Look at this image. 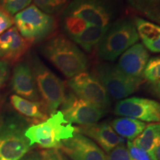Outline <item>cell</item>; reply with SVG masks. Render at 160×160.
<instances>
[{
    "label": "cell",
    "mask_w": 160,
    "mask_h": 160,
    "mask_svg": "<svg viewBox=\"0 0 160 160\" xmlns=\"http://www.w3.org/2000/svg\"><path fill=\"white\" fill-rule=\"evenodd\" d=\"M43 53L70 79L85 72L88 68V59L83 52L75 44L61 36L50 39L44 46Z\"/></svg>",
    "instance_id": "6da1fadb"
},
{
    "label": "cell",
    "mask_w": 160,
    "mask_h": 160,
    "mask_svg": "<svg viewBox=\"0 0 160 160\" xmlns=\"http://www.w3.org/2000/svg\"><path fill=\"white\" fill-rule=\"evenodd\" d=\"M76 127L68 122L61 111L37 125H32L25 131V135L31 146L37 144L47 149L59 148L65 140L73 137Z\"/></svg>",
    "instance_id": "7a4b0ae2"
},
{
    "label": "cell",
    "mask_w": 160,
    "mask_h": 160,
    "mask_svg": "<svg viewBox=\"0 0 160 160\" xmlns=\"http://www.w3.org/2000/svg\"><path fill=\"white\" fill-rule=\"evenodd\" d=\"M139 39L134 22L128 19L119 20L108 25L98 45V56L105 61H114Z\"/></svg>",
    "instance_id": "3957f363"
},
{
    "label": "cell",
    "mask_w": 160,
    "mask_h": 160,
    "mask_svg": "<svg viewBox=\"0 0 160 160\" xmlns=\"http://www.w3.org/2000/svg\"><path fill=\"white\" fill-rule=\"evenodd\" d=\"M13 22L19 33L30 42H37L47 37L55 28L53 18L31 5L17 13Z\"/></svg>",
    "instance_id": "277c9868"
},
{
    "label": "cell",
    "mask_w": 160,
    "mask_h": 160,
    "mask_svg": "<svg viewBox=\"0 0 160 160\" xmlns=\"http://www.w3.org/2000/svg\"><path fill=\"white\" fill-rule=\"evenodd\" d=\"M114 13L113 0H71L64 16L78 18L91 25L105 27Z\"/></svg>",
    "instance_id": "5b68a950"
},
{
    "label": "cell",
    "mask_w": 160,
    "mask_h": 160,
    "mask_svg": "<svg viewBox=\"0 0 160 160\" xmlns=\"http://www.w3.org/2000/svg\"><path fill=\"white\" fill-rule=\"evenodd\" d=\"M33 73L46 108L51 114H53L65 99V85L59 77L37 59L33 61Z\"/></svg>",
    "instance_id": "8992f818"
},
{
    "label": "cell",
    "mask_w": 160,
    "mask_h": 160,
    "mask_svg": "<svg viewBox=\"0 0 160 160\" xmlns=\"http://www.w3.org/2000/svg\"><path fill=\"white\" fill-rule=\"evenodd\" d=\"M96 73L107 93L114 99L128 97L139 88L143 82V79L128 77L117 65L109 63L98 64Z\"/></svg>",
    "instance_id": "52a82bcc"
},
{
    "label": "cell",
    "mask_w": 160,
    "mask_h": 160,
    "mask_svg": "<svg viewBox=\"0 0 160 160\" xmlns=\"http://www.w3.org/2000/svg\"><path fill=\"white\" fill-rule=\"evenodd\" d=\"M68 85L80 99L105 110L111 104L108 93L97 77L82 72L71 78Z\"/></svg>",
    "instance_id": "ba28073f"
},
{
    "label": "cell",
    "mask_w": 160,
    "mask_h": 160,
    "mask_svg": "<svg viewBox=\"0 0 160 160\" xmlns=\"http://www.w3.org/2000/svg\"><path fill=\"white\" fill-rule=\"evenodd\" d=\"M31 145L25 131L14 123L0 128V160H21Z\"/></svg>",
    "instance_id": "9c48e42d"
},
{
    "label": "cell",
    "mask_w": 160,
    "mask_h": 160,
    "mask_svg": "<svg viewBox=\"0 0 160 160\" xmlns=\"http://www.w3.org/2000/svg\"><path fill=\"white\" fill-rule=\"evenodd\" d=\"M62 105L61 112L70 124L93 125L101 119L104 115L103 110L80 99L73 93L66 96Z\"/></svg>",
    "instance_id": "30bf717a"
},
{
    "label": "cell",
    "mask_w": 160,
    "mask_h": 160,
    "mask_svg": "<svg viewBox=\"0 0 160 160\" xmlns=\"http://www.w3.org/2000/svg\"><path fill=\"white\" fill-rule=\"evenodd\" d=\"M114 113L117 116L148 122H160V103L145 98L131 97L121 100L116 105Z\"/></svg>",
    "instance_id": "8fae6325"
},
{
    "label": "cell",
    "mask_w": 160,
    "mask_h": 160,
    "mask_svg": "<svg viewBox=\"0 0 160 160\" xmlns=\"http://www.w3.org/2000/svg\"><path fill=\"white\" fill-rule=\"evenodd\" d=\"M72 160H107L104 151L92 140L79 133L65 140L59 148Z\"/></svg>",
    "instance_id": "7c38bea8"
},
{
    "label": "cell",
    "mask_w": 160,
    "mask_h": 160,
    "mask_svg": "<svg viewBox=\"0 0 160 160\" xmlns=\"http://www.w3.org/2000/svg\"><path fill=\"white\" fill-rule=\"evenodd\" d=\"M149 60L145 45L136 43L122 54L117 66L128 77L144 79V71Z\"/></svg>",
    "instance_id": "4fadbf2b"
},
{
    "label": "cell",
    "mask_w": 160,
    "mask_h": 160,
    "mask_svg": "<svg viewBox=\"0 0 160 160\" xmlns=\"http://www.w3.org/2000/svg\"><path fill=\"white\" fill-rule=\"evenodd\" d=\"M30 44L17 28L12 27L0 35V58L7 62H15L24 55Z\"/></svg>",
    "instance_id": "5bb4252c"
},
{
    "label": "cell",
    "mask_w": 160,
    "mask_h": 160,
    "mask_svg": "<svg viewBox=\"0 0 160 160\" xmlns=\"http://www.w3.org/2000/svg\"><path fill=\"white\" fill-rule=\"evenodd\" d=\"M76 132L94 139L107 153L111 152L120 144H125V139L119 137L108 124H93L76 128Z\"/></svg>",
    "instance_id": "9a60e30c"
},
{
    "label": "cell",
    "mask_w": 160,
    "mask_h": 160,
    "mask_svg": "<svg viewBox=\"0 0 160 160\" xmlns=\"http://www.w3.org/2000/svg\"><path fill=\"white\" fill-rule=\"evenodd\" d=\"M12 88L18 96L37 102L39 95L33 73L28 65L20 63L13 70L11 80Z\"/></svg>",
    "instance_id": "2e32d148"
},
{
    "label": "cell",
    "mask_w": 160,
    "mask_h": 160,
    "mask_svg": "<svg viewBox=\"0 0 160 160\" xmlns=\"http://www.w3.org/2000/svg\"><path fill=\"white\" fill-rule=\"evenodd\" d=\"M111 127L120 137L127 139L128 141H132L142 133L146 125L137 119L124 117L113 120Z\"/></svg>",
    "instance_id": "e0dca14e"
},
{
    "label": "cell",
    "mask_w": 160,
    "mask_h": 160,
    "mask_svg": "<svg viewBox=\"0 0 160 160\" xmlns=\"http://www.w3.org/2000/svg\"><path fill=\"white\" fill-rule=\"evenodd\" d=\"M160 139V124H151L139 136L133 140L135 145L148 154L152 160H157L155 157V147Z\"/></svg>",
    "instance_id": "ac0fdd59"
},
{
    "label": "cell",
    "mask_w": 160,
    "mask_h": 160,
    "mask_svg": "<svg viewBox=\"0 0 160 160\" xmlns=\"http://www.w3.org/2000/svg\"><path fill=\"white\" fill-rule=\"evenodd\" d=\"M108 26L99 27V26L89 25L81 33L71 38L76 43L81 46L83 50L87 52H91L96 45H99L102 38L107 31Z\"/></svg>",
    "instance_id": "d6986e66"
},
{
    "label": "cell",
    "mask_w": 160,
    "mask_h": 160,
    "mask_svg": "<svg viewBox=\"0 0 160 160\" xmlns=\"http://www.w3.org/2000/svg\"><path fill=\"white\" fill-rule=\"evenodd\" d=\"M11 102L13 107L25 117L41 120L46 119V114L44 113L41 103L38 102L31 101L17 95L11 96Z\"/></svg>",
    "instance_id": "ffe728a7"
},
{
    "label": "cell",
    "mask_w": 160,
    "mask_h": 160,
    "mask_svg": "<svg viewBox=\"0 0 160 160\" xmlns=\"http://www.w3.org/2000/svg\"><path fill=\"white\" fill-rule=\"evenodd\" d=\"M135 11L160 23V0H127Z\"/></svg>",
    "instance_id": "44dd1931"
},
{
    "label": "cell",
    "mask_w": 160,
    "mask_h": 160,
    "mask_svg": "<svg viewBox=\"0 0 160 160\" xmlns=\"http://www.w3.org/2000/svg\"><path fill=\"white\" fill-rule=\"evenodd\" d=\"M144 79L148 82L152 91L160 98V56L148 60L144 71Z\"/></svg>",
    "instance_id": "7402d4cb"
},
{
    "label": "cell",
    "mask_w": 160,
    "mask_h": 160,
    "mask_svg": "<svg viewBox=\"0 0 160 160\" xmlns=\"http://www.w3.org/2000/svg\"><path fill=\"white\" fill-rule=\"evenodd\" d=\"M134 24L143 43L156 41L160 38V26L139 17L135 18Z\"/></svg>",
    "instance_id": "603a6c76"
},
{
    "label": "cell",
    "mask_w": 160,
    "mask_h": 160,
    "mask_svg": "<svg viewBox=\"0 0 160 160\" xmlns=\"http://www.w3.org/2000/svg\"><path fill=\"white\" fill-rule=\"evenodd\" d=\"M63 25L66 32L71 38L81 33L84 30L91 25L86 22L78 18L66 17V16H64Z\"/></svg>",
    "instance_id": "cb8c5ba5"
},
{
    "label": "cell",
    "mask_w": 160,
    "mask_h": 160,
    "mask_svg": "<svg viewBox=\"0 0 160 160\" xmlns=\"http://www.w3.org/2000/svg\"><path fill=\"white\" fill-rule=\"evenodd\" d=\"M36 6L48 14L59 13L66 7L70 0H33Z\"/></svg>",
    "instance_id": "d4e9b609"
},
{
    "label": "cell",
    "mask_w": 160,
    "mask_h": 160,
    "mask_svg": "<svg viewBox=\"0 0 160 160\" xmlns=\"http://www.w3.org/2000/svg\"><path fill=\"white\" fill-rule=\"evenodd\" d=\"M32 0H3L2 9L10 15H14L30 5Z\"/></svg>",
    "instance_id": "484cf974"
},
{
    "label": "cell",
    "mask_w": 160,
    "mask_h": 160,
    "mask_svg": "<svg viewBox=\"0 0 160 160\" xmlns=\"http://www.w3.org/2000/svg\"><path fill=\"white\" fill-rule=\"evenodd\" d=\"M107 160H132L125 144H120L108 153Z\"/></svg>",
    "instance_id": "4316f807"
},
{
    "label": "cell",
    "mask_w": 160,
    "mask_h": 160,
    "mask_svg": "<svg viewBox=\"0 0 160 160\" xmlns=\"http://www.w3.org/2000/svg\"><path fill=\"white\" fill-rule=\"evenodd\" d=\"M128 150L132 160H152L146 152L133 144V141H127Z\"/></svg>",
    "instance_id": "83f0119b"
},
{
    "label": "cell",
    "mask_w": 160,
    "mask_h": 160,
    "mask_svg": "<svg viewBox=\"0 0 160 160\" xmlns=\"http://www.w3.org/2000/svg\"><path fill=\"white\" fill-rule=\"evenodd\" d=\"M13 23L14 22L11 16L5 10L0 9V35L11 28Z\"/></svg>",
    "instance_id": "f1b7e54d"
},
{
    "label": "cell",
    "mask_w": 160,
    "mask_h": 160,
    "mask_svg": "<svg viewBox=\"0 0 160 160\" xmlns=\"http://www.w3.org/2000/svg\"><path fill=\"white\" fill-rule=\"evenodd\" d=\"M41 158L42 160H69L58 148L49 149L42 152Z\"/></svg>",
    "instance_id": "f546056e"
},
{
    "label": "cell",
    "mask_w": 160,
    "mask_h": 160,
    "mask_svg": "<svg viewBox=\"0 0 160 160\" xmlns=\"http://www.w3.org/2000/svg\"><path fill=\"white\" fill-rule=\"evenodd\" d=\"M8 71V62L4 60H0V88L2 86L7 79Z\"/></svg>",
    "instance_id": "4dcf8cb0"
},
{
    "label": "cell",
    "mask_w": 160,
    "mask_h": 160,
    "mask_svg": "<svg viewBox=\"0 0 160 160\" xmlns=\"http://www.w3.org/2000/svg\"><path fill=\"white\" fill-rule=\"evenodd\" d=\"M143 44L145 48L153 53H160V38L156 41L144 42Z\"/></svg>",
    "instance_id": "1f68e13d"
},
{
    "label": "cell",
    "mask_w": 160,
    "mask_h": 160,
    "mask_svg": "<svg viewBox=\"0 0 160 160\" xmlns=\"http://www.w3.org/2000/svg\"><path fill=\"white\" fill-rule=\"evenodd\" d=\"M154 153H155V157L157 158V159L160 160V139L158 141V142L157 143V145H156Z\"/></svg>",
    "instance_id": "d6a6232c"
},
{
    "label": "cell",
    "mask_w": 160,
    "mask_h": 160,
    "mask_svg": "<svg viewBox=\"0 0 160 160\" xmlns=\"http://www.w3.org/2000/svg\"><path fill=\"white\" fill-rule=\"evenodd\" d=\"M21 160H42V158L38 155H32L30 157L25 158V159H21Z\"/></svg>",
    "instance_id": "836d02e7"
}]
</instances>
